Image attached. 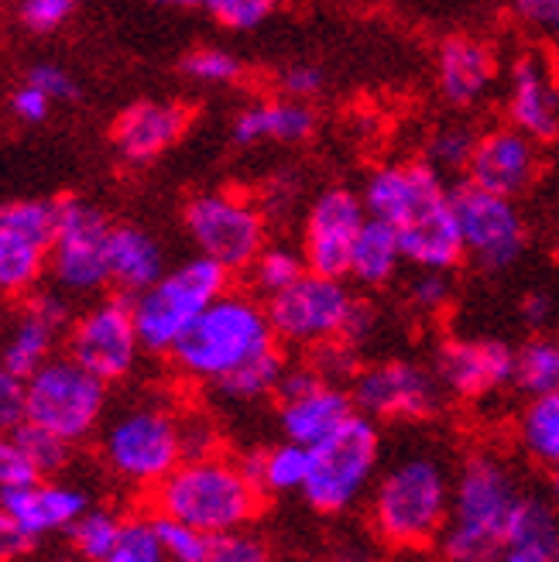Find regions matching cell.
<instances>
[{"instance_id":"obj_15","label":"cell","mask_w":559,"mask_h":562,"mask_svg":"<svg viewBox=\"0 0 559 562\" xmlns=\"http://www.w3.org/2000/svg\"><path fill=\"white\" fill-rule=\"evenodd\" d=\"M55 200L0 203V299H24L42 289L55 240Z\"/></svg>"},{"instance_id":"obj_2","label":"cell","mask_w":559,"mask_h":562,"mask_svg":"<svg viewBox=\"0 0 559 562\" xmlns=\"http://www.w3.org/2000/svg\"><path fill=\"white\" fill-rule=\"evenodd\" d=\"M522 497V481L505 457L470 453L454 473L450 518L436 542L443 562H494Z\"/></svg>"},{"instance_id":"obj_16","label":"cell","mask_w":559,"mask_h":562,"mask_svg":"<svg viewBox=\"0 0 559 562\" xmlns=\"http://www.w3.org/2000/svg\"><path fill=\"white\" fill-rule=\"evenodd\" d=\"M368 223L365 195L350 186H326L320 189L302 210V258L310 271L347 278L350 250Z\"/></svg>"},{"instance_id":"obj_13","label":"cell","mask_w":559,"mask_h":562,"mask_svg":"<svg viewBox=\"0 0 559 562\" xmlns=\"http://www.w3.org/2000/svg\"><path fill=\"white\" fill-rule=\"evenodd\" d=\"M66 353L107 384L131 378L145 353L131 299L114 292L82 308L66 333Z\"/></svg>"},{"instance_id":"obj_12","label":"cell","mask_w":559,"mask_h":562,"mask_svg":"<svg viewBox=\"0 0 559 562\" xmlns=\"http://www.w3.org/2000/svg\"><path fill=\"white\" fill-rule=\"evenodd\" d=\"M450 195L460 220L467 261L488 274L515 268L528 247V227L512 195H497L491 189L473 186L470 179L457 182Z\"/></svg>"},{"instance_id":"obj_7","label":"cell","mask_w":559,"mask_h":562,"mask_svg":"<svg viewBox=\"0 0 559 562\" xmlns=\"http://www.w3.org/2000/svg\"><path fill=\"white\" fill-rule=\"evenodd\" d=\"M227 289H231V271L203 255H195L169 268L145 292H137L131 299V308L145 353L169 357L186 336V329L200 319L203 308Z\"/></svg>"},{"instance_id":"obj_32","label":"cell","mask_w":559,"mask_h":562,"mask_svg":"<svg viewBox=\"0 0 559 562\" xmlns=\"http://www.w3.org/2000/svg\"><path fill=\"white\" fill-rule=\"evenodd\" d=\"M515 436L528 460L546 467L549 473L559 470V387L525 402L515 422Z\"/></svg>"},{"instance_id":"obj_24","label":"cell","mask_w":559,"mask_h":562,"mask_svg":"<svg viewBox=\"0 0 559 562\" xmlns=\"http://www.w3.org/2000/svg\"><path fill=\"white\" fill-rule=\"evenodd\" d=\"M0 504L11 512L24 536L38 542L42 536H52V531H69L76 518L90 508V494L59 481V476H42V481L27 487L0 494Z\"/></svg>"},{"instance_id":"obj_6","label":"cell","mask_w":559,"mask_h":562,"mask_svg":"<svg viewBox=\"0 0 559 562\" xmlns=\"http://www.w3.org/2000/svg\"><path fill=\"white\" fill-rule=\"evenodd\" d=\"M381 473V429L368 415H350L337 432L310 446L302 497L320 515H344L365 501Z\"/></svg>"},{"instance_id":"obj_30","label":"cell","mask_w":559,"mask_h":562,"mask_svg":"<svg viewBox=\"0 0 559 562\" xmlns=\"http://www.w3.org/2000/svg\"><path fill=\"white\" fill-rule=\"evenodd\" d=\"M405 265L409 261H405V250H402L395 227H388L384 220L368 216V223L360 227L354 240L347 278L360 289H384L402 274Z\"/></svg>"},{"instance_id":"obj_37","label":"cell","mask_w":559,"mask_h":562,"mask_svg":"<svg viewBox=\"0 0 559 562\" xmlns=\"http://www.w3.org/2000/svg\"><path fill=\"white\" fill-rule=\"evenodd\" d=\"M478 131L463 121H446L439 124L429 137H426V161L436 168L439 176H463L467 165L473 158V148H478Z\"/></svg>"},{"instance_id":"obj_11","label":"cell","mask_w":559,"mask_h":562,"mask_svg":"<svg viewBox=\"0 0 559 562\" xmlns=\"http://www.w3.org/2000/svg\"><path fill=\"white\" fill-rule=\"evenodd\" d=\"M354 305L357 295L350 281L320 271H305L295 285L265 299L275 340L295 350H313L320 344L340 340Z\"/></svg>"},{"instance_id":"obj_58","label":"cell","mask_w":559,"mask_h":562,"mask_svg":"<svg viewBox=\"0 0 559 562\" xmlns=\"http://www.w3.org/2000/svg\"><path fill=\"white\" fill-rule=\"evenodd\" d=\"M155 4H161V8H179V11H186V8H203V0H155Z\"/></svg>"},{"instance_id":"obj_43","label":"cell","mask_w":559,"mask_h":562,"mask_svg":"<svg viewBox=\"0 0 559 562\" xmlns=\"http://www.w3.org/2000/svg\"><path fill=\"white\" fill-rule=\"evenodd\" d=\"M302 200H305V182H302L299 172H292V168H282V172H275L261 186V192H258V203H261L268 223L295 216V210L302 206Z\"/></svg>"},{"instance_id":"obj_38","label":"cell","mask_w":559,"mask_h":562,"mask_svg":"<svg viewBox=\"0 0 559 562\" xmlns=\"http://www.w3.org/2000/svg\"><path fill=\"white\" fill-rule=\"evenodd\" d=\"M152 518H155V531H158V542L165 549V559L169 562H210L213 536H206V531L192 528L186 521L155 515V512H152Z\"/></svg>"},{"instance_id":"obj_4","label":"cell","mask_w":559,"mask_h":562,"mask_svg":"<svg viewBox=\"0 0 559 562\" xmlns=\"http://www.w3.org/2000/svg\"><path fill=\"white\" fill-rule=\"evenodd\" d=\"M275 347L278 340L265 299H258L255 292L227 289L186 329L169 360L186 381L213 387L237 368H244L247 360H255Z\"/></svg>"},{"instance_id":"obj_27","label":"cell","mask_w":559,"mask_h":562,"mask_svg":"<svg viewBox=\"0 0 559 562\" xmlns=\"http://www.w3.org/2000/svg\"><path fill=\"white\" fill-rule=\"evenodd\" d=\"M405 250V261L412 268H433V271H457L467 261L460 220L454 210V195L443 206L429 210L426 216L412 220L409 227L395 231Z\"/></svg>"},{"instance_id":"obj_40","label":"cell","mask_w":559,"mask_h":562,"mask_svg":"<svg viewBox=\"0 0 559 562\" xmlns=\"http://www.w3.org/2000/svg\"><path fill=\"white\" fill-rule=\"evenodd\" d=\"M14 436L21 439V446L27 449V457H32L42 476H59L72 463V442L35 426V422H24Z\"/></svg>"},{"instance_id":"obj_21","label":"cell","mask_w":559,"mask_h":562,"mask_svg":"<svg viewBox=\"0 0 559 562\" xmlns=\"http://www.w3.org/2000/svg\"><path fill=\"white\" fill-rule=\"evenodd\" d=\"M505 117L539 145L559 140V69L543 52H522L512 63Z\"/></svg>"},{"instance_id":"obj_33","label":"cell","mask_w":559,"mask_h":562,"mask_svg":"<svg viewBox=\"0 0 559 562\" xmlns=\"http://www.w3.org/2000/svg\"><path fill=\"white\" fill-rule=\"evenodd\" d=\"M286 368H289L286 353L275 347V350H268V353H261L255 360H247L244 368L227 374L220 384H213V391L223 402H234V405H250V402H261V398H275Z\"/></svg>"},{"instance_id":"obj_31","label":"cell","mask_w":559,"mask_h":562,"mask_svg":"<svg viewBox=\"0 0 559 562\" xmlns=\"http://www.w3.org/2000/svg\"><path fill=\"white\" fill-rule=\"evenodd\" d=\"M244 467L255 476L261 494H302L305 473H310V446L282 439L261 453L244 457Z\"/></svg>"},{"instance_id":"obj_51","label":"cell","mask_w":559,"mask_h":562,"mask_svg":"<svg viewBox=\"0 0 559 562\" xmlns=\"http://www.w3.org/2000/svg\"><path fill=\"white\" fill-rule=\"evenodd\" d=\"M323 87H326L323 69L310 66V63H295V66L282 69V76H278V93L292 97V100H305V103H310L313 97H320Z\"/></svg>"},{"instance_id":"obj_34","label":"cell","mask_w":559,"mask_h":562,"mask_svg":"<svg viewBox=\"0 0 559 562\" xmlns=\"http://www.w3.org/2000/svg\"><path fill=\"white\" fill-rule=\"evenodd\" d=\"M310 271L302 258V247L295 244H286V240H268V247L258 255V261L247 268V278H250V289H255L261 299H271L278 292H286L289 285Z\"/></svg>"},{"instance_id":"obj_50","label":"cell","mask_w":559,"mask_h":562,"mask_svg":"<svg viewBox=\"0 0 559 562\" xmlns=\"http://www.w3.org/2000/svg\"><path fill=\"white\" fill-rule=\"evenodd\" d=\"M76 11V0H21V21L32 32H55Z\"/></svg>"},{"instance_id":"obj_53","label":"cell","mask_w":559,"mask_h":562,"mask_svg":"<svg viewBox=\"0 0 559 562\" xmlns=\"http://www.w3.org/2000/svg\"><path fill=\"white\" fill-rule=\"evenodd\" d=\"M27 82H35V87L45 90L55 103H59V100H76V97H79L76 79H72L63 66H35L32 72H27Z\"/></svg>"},{"instance_id":"obj_36","label":"cell","mask_w":559,"mask_h":562,"mask_svg":"<svg viewBox=\"0 0 559 562\" xmlns=\"http://www.w3.org/2000/svg\"><path fill=\"white\" fill-rule=\"evenodd\" d=\"M124 531V518L110 508H90L76 518V525L66 531L69 542H72V552L82 559V562H103L110 552H114L118 539Z\"/></svg>"},{"instance_id":"obj_28","label":"cell","mask_w":559,"mask_h":562,"mask_svg":"<svg viewBox=\"0 0 559 562\" xmlns=\"http://www.w3.org/2000/svg\"><path fill=\"white\" fill-rule=\"evenodd\" d=\"M107 261H110V289L127 295V299L145 292L165 271H169L165 268L161 244L148 231L134 227V223H114V231H110Z\"/></svg>"},{"instance_id":"obj_14","label":"cell","mask_w":559,"mask_h":562,"mask_svg":"<svg viewBox=\"0 0 559 562\" xmlns=\"http://www.w3.org/2000/svg\"><path fill=\"white\" fill-rule=\"evenodd\" d=\"M350 395L357 412L374 422H426L443 408L446 387L433 368L405 357H388L357 371Z\"/></svg>"},{"instance_id":"obj_48","label":"cell","mask_w":559,"mask_h":562,"mask_svg":"<svg viewBox=\"0 0 559 562\" xmlns=\"http://www.w3.org/2000/svg\"><path fill=\"white\" fill-rule=\"evenodd\" d=\"M27 422V378L0 363V432H18Z\"/></svg>"},{"instance_id":"obj_49","label":"cell","mask_w":559,"mask_h":562,"mask_svg":"<svg viewBox=\"0 0 559 562\" xmlns=\"http://www.w3.org/2000/svg\"><path fill=\"white\" fill-rule=\"evenodd\" d=\"M515 14L543 42L559 48V0H515Z\"/></svg>"},{"instance_id":"obj_25","label":"cell","mask_w":559,"mask_h":562,"mask_svg":"<svg viewBox=\"0 0 559 562\" xmlns=\"http://www.w3.org/2000/svg\"><path fill=\"white\" fill-rule=\"evenodd\" d=\"M316 134V110L305 100L292 97H271V100H250L237 110L231 124V137L241 148L255 145H302Z\"/></svg>"},{"instance_id":"obj_59","label":"cell","mask_w":559,"mask_h":562,"mask_svg":"<svg viewBox=\"0 0 559 562\" xmlns=\"http://www.w3.org/2000/svg\"><path fill=\"white\" fill-rule=\"evenodd\" d=\"M549 501L559 508V470H552V473H549Z\"/></svg>"},{"instance_id":"obj_19","label":"cell","mask_w":559,"mask_h":562,"mask_svg":"<svg viewBox=\"0 0 559 562\" xmlns=\"http://www.w3.org/2000/svg\"><path fill=\"white\" fill-rule=\"evenodd\" d=\"M433 371L446 395L460 402H484L515 387V350L491 336H446L436 347Z\"/></svg>"},{"instance_id":"obj_22","label":"cell","mask_w":559,"mask_h":562,"mask_svg":"<svg viewBox=\"0 0 559 562\" xmlns=\"http://www.w3.org/2000/svg\"><path fill=\"white\" fill-rule=\"evenodd\" d=\"M189 121V106L176 100H137L118 114L110 140L127 165H148L179 145Z\"/></svg>"},{"instance_id":"obj_9","label":"cell","mask_w":559,"mask_h":562,"mask_svg":"<svg viewBox=\"0 0 559 562\" xmlns=\"http://www.w3.org/2000/svg\"><path fill=\"white\" fill-rule=\"evenodd\" d=\"M110 384L82 368L69 353H55L48 363L27 378V422L76 442H87L100 432L107 405H110Z\"/></svg>"},{"instance_id":"obj_47","label":"cell","mask_w":559,"mask_h":562,"mask_svg":"<svg viewBox=\"0 0 559 562\" xmlns=\"http://www.w3.org/2000/svg\"><path fill=\"white\" fill-rule=\"evenodd\" d=\"M210 562H271V552L261 536H255V531H247V528H237V531H227V536L213 539Z\"/></svg>"},{"instance_id":"obj_20","label":"cell","mask_w":559,"mask_h":562,"mask_svg":"<svg viewBox=\"0 0 559 562\" xmlns=\"http://www.w3.org/2000/svg\"><path fill=\"white\" fill-rule=\"evenodd\" d=\"M539 176H543V145L512 124L481 131L478 148H473V158L463 172V179H470L473 186L491 189L497 195H512V200L533 189Z\"/></svg>"},{"instance_id":"obj_18","label":"cell","mask_w":559,"mask_h":562,"mask_svg":"<svg viewBox=\"0 0 559 562\" xmlns=\"http://www.w3.org/2000/svg\"><path fill=\"white\" fill-rule=\"evenodd\" d=\"M360 195H365L368 216L402 231L450 200V186L426 158H399L371 168Z\"/></svg>"},{"instance_id":"obj_8","label":"cell","mask_w":559,"mask_h":562,"mask_svg":"<svg viewBox=\"0 0 559 562\" xmlns=\"http://www.w3.org/2000/svg\"><path fill=\"white\" fill-rule=\"evenodd\" d=\"M182 227L203 258L223 265L231 274L247 271L271 240V223L261 203L237 189L195 192L182 210Z\"/></svg>"},{"instance_id":"obj_1","label":"cell","mask_w":559,"mask_h":562,"mask_svg":"<svg viewBox=\"0 0 559 562\" xmlns=\"http://www.w3.org/2000/svg\"><path fill=\"white\" fill-rule=\"evenodd\" d=\"M454 473L433 449H409L391 460L371 487L374 536L402 552L433 549L450 518Z\"/></svg>"},{"instance_id":"obj_60","label":"cell","mask_w":559,"mask_h":562,"mask_svg":"<svg viewBox=\"0 0 559 562\" xmlns=\"http://www.w3.org/2000/svg\"><path fill=\"white\" fill-rule=\"evenodd\" d=\"M55 562H82V559H55Z\"/></svg>"},{"instance_id":"obj_39","label":"cell","mask_w":559,"mask_h":562,"mask_svg":"<svg viewBox=\"0 0 559 562\" xmlns=\"http://www.w3.org/2000/svg\"><path fill=\"white\" fill-rule=\"evenodd\" d=\"M182 72L195 82H206V87H234V82L244 79V63H241V55L227 48L203 45L186 55Z\"/></svg>"},{"instance_id":"obj_5","label":"cell","mask_w":559,"mask_h":562,"mask_svg":"<svg viewBox=\"0 0 559 562\" xmlns=\"http://www.w3.org/2000/svg\"><path fill=\"white\" fill-rule=\"evenodd\" d=\"M100 457L107 470L137 491H155L186 460L182 415L161 402H134L100 426Z\"/></svg>"},{"instance_id":"obj_41","label":"cell","mask_w":559,"mask_h":562,"mask_svg":"<svg viewBox=\"0 0 559 562\" xmlns=\"http://www.w3.org/2000/svg\"><path fill=\"white\" fill-rule=\"evenodd\" d=\"M103 562H169L165 559V549L158 542V531H155V518H127L124 531Z\"/></svg>"},{"instance_id":"obj_52","label":"cell","mask_w":559,"mask_h":562,"mask_svg":"<svg viewBox=\"0 0 559 562\" xmlns=\"http://www.w3.org/2000/svg\"><path fill=\"white\" fill-rule=\"evenodd\" d=\"M52 103H55V100H52L45 90H38L35 82H27V79H24V87H18L14 97H11V114H14L18 121H24V124H42V121L48 117Z\"/></svg>"},{"instance_id":"obj_55","label":"cell","mask_w":559,"mask_h":562,"mask_svg":"<svg viewBox=\"0 0 559 562\" xmlns=\"http://www.w3.org/2000/svg\"><path fill=\"white\" fill-rule=\"evenodd\" d=\"M556 299L549 295V292H543V289H536V292H528L525 299H522V305H518V313H522V323L528 326V329H546L552 319H556Z\"/></svg>"},{"instance_id":"obj_3","label":"cell","mask_w":559,"mask_h":562,"mask_svg":"<svg viewBox=\"0 0 559 562\" xmlns=\"http://www.w3.org/2000/svg\"><path fill=\"white\" fill-rule=\"evenodd\" d=\"M261 487L247 473L244 460L189 457L152 491V512L186 521L206 536H227L247 528L261 508Z\"/></svg>"},{"instance_id":"obj_57","label":"cell","mask_w":559,"mask_h":562,"mask_svg":"<svg viewBox=\"0 0 559 562\" xmlns=\"http://www.w3.org/2000/svg\"><path fill=\"white\" fill-rule=\"evenodd\" d=\"M35 542L24 536L21 531V525L11 518V512L0 504V562H8V559H18V555H24L27 549H32Z\"/></svg>"},{"instance_id":"obj_17","label":"cell","mask_w":559,"mask_h":562,"mask_svg":"<svg viewBox=\"0 0 559 562\" xmlns=\"http://www.w3.org/2000/svg\"><path fill=\"white\" fill-rule=\"evenodd\" d=\"M72 295L63 289H35L32 295H24L18 313L11 316L4 336H0V363L8 371L32 378L42 363H48L66 340V333L72 326Z\"/></svg>"},{"instance_id":"obj_29","label":"cell","mask_w":559,"mask_h":562,"mask_svg":"<svg viewBox=\"0 0 559 562\" xmlns=\"http://www.w3.org/2000/svg\"><path fill=\"white\" fill-rule=\"evenodd\" d=\"M559 508L549 497L525 494L501 539L494 562H556Z\"/></svg>"},{"instance_id":"obj_10","label":"cell","mask_w":559,"mask_h":562,"mask_svg":"<svg viewBox=\"0 0 559 562\" xmlns=\"http://www.w3.org/2000/svg\"><path fill=\"white\" fill-rule=\"evenodd\" d=\"M55 240L48 255V278L66 295H100L110 289V231L114 223L107 213L79 195H59L55 200Z\"/></svg>"},{"instance_id":"obj_42","label":"cell","mask_w":559,"mask_h":562,"mask_svg":"<svg viewBox=\"0 0 559 562\" xmlns=\"http://www.w3.org/2000/svg\"><path fill=\"white\" fill-rule=\"evenodd\" d=\"M405 299L415 313H423V316L443 313V308L454 302V271L415 268V274L405 285Z\"/></svg>"},{"instance_id":"obj_23","label":"cell","mask_w":559,"mask_h":562,"mask_svg":"<svg viewBox=\"0 0 559 562\" xmlns=\"http://www.w3.org/2000/svg\"><path fill=\"white\" fill-rule=\"evenodd\" d=\"M436 90L439 97L457 106L470 110L488 100L494 79H497V59L488 42L473 35H450L436 48Z\"/></svg>"},{"instance_id":"obj_26","label":"cell","mask_w":559,"mask_h":562,"mask_svg":"<svg viewBox=\"0 0 559 562\" xmlns=\"http://www.w3.org/2000/svg\"><path fill=\"white\" fill-rule=\"evenodd\" d=\"M350 415H357V405L347 384L323 381L302 391V395L278 398V429H282V439L302 446H316L329 432H337Z\"/></svg>"},{"instance_id":"obj_45","label":"cell","mask_w":559,"mask_h":562,"mask_svg":"<svg viewBox=\"0 0 559 562\" xmlns=\"http://www.w3.org/2000/svg\"><path fill=\"white\" fill-rule=\"evenodd\" d=\"M305 353H310V363L329 384H347L350 387L357 371L365 368V363H360V350L354 344H347V340H329V344H320V347L305 350Z\"/></svg>"},{"instance_id":"obj_46","label":"cell","mask_w":559,"mask_h":562,"mask_svg":"<svg viewBox=\"0 0 559 562\" xmlns=\"http://www.w3.org/2000/svg\"><path fill=\"white\" fill-rule=\"evenodd\" d=\"M35 481H42V473L32 463V457H27L21 439L14 432H0V494L27 487Z\"/></svg>"},{"instance_id":"obj_54","label":"cell","mask_w":559,"mask_h":562,"mask_svg":"<svg viewBox=\"0 0 559 562\" xmlns=\"http://www.w3.org/2000/svg\"><path fill=\"white\" fill-rule=\"evenodd\" d=\"M374 333H378V308L371 302H365V299H357V305H354V313L347 319V329H344L340 340H347V344H354L360 350Z\"/></svg>"},{"instance_id":"obj_61","label":"cell","mask_w":559,"mask_h":562,"mask_svg":"<svg viewBox=\"0 0 559 562\" xmlns=\"http://www.w3.org/2000/svg\"><path fill=\"white\" fill-rule=\"evenodd\" d=\"M556 562H559V536H556Z\"/></svg>"},{"instance_id":"obj_44","label":"cell","mask_w":559,"mask_h":562,"mask_svg":"<svg viewBox=\"0 0 559 562\" xmlns=\"http://www.w3.org/2000/svg\"><path fill=\"white\" fill-rule=\"evenodd\" d=\"M203 11L227 32H255L271 18L275 0H203Z\"/></svg>"},{"instance_id":"obj_35","label":"cell","mask_w":559,"mask_h":562,"mask_svg":"<svg viewBox=\"0 0 559 562\" xmlns=\"http://www.w3.org/2000/svg\"><path fill=\"white\" fill-rule=\"evenodd\" d=\"M559 387V340L536 336L522 350H515V391L525 398L549 395Z\"/></svg>"},{"instance_id":"obj_56","label":"cell","mask_w":559,"mask_h":562,"mask_svg":"<svg viewBox=\"0 0 559 562\" xmlns=\"http://www.w3.org/2000/svg\"><path fill=\"white\" fill-rule=\"evenodd\" d=\"M182 439H186V460L216 453V432L203 418H182Z\"/></svg>"}]
</instances>
